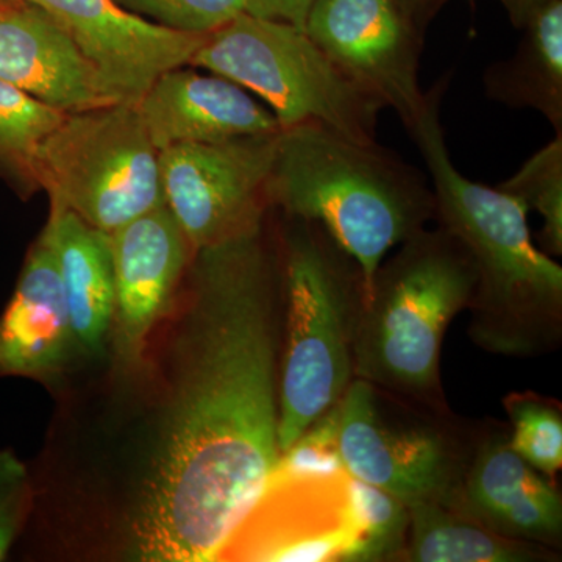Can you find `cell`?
<instances>
[{
	"mask_svg": "<svg viewBox=\"0 0 562 562\" xmlns=\"http://www.w3.org/2000/svg\"><path fill=\"white\" fill-rule=\"evenodd\" d=\"M190 281L171 414L131 525L136 561H220L281 457L284 272L269 213L192 251Z\"/></svg>",
	"mask_w": 562,
	"mask_h": 562,
	"instance_id": "6da1fadb",
	"label": "cell"
},
{
	"mask_svg": "<svg viewBox=\"0 0 562 562\" xmlns=\"http://www.w3.org/2000/svg\"><path fill=\"white\" fill-rule=\"evenodd\" d=\"M449 81L446 74L427 91L408 133L435 192V224L457 236L475 265L468 336L498 357H546L562 344V268L532 241L522 202L458 171L441 116Z\"/></svg>",
	"mask_w": 562,
	"mask_h": 562,
	"instance_id": "7a4b0ae2",
	"label": "cell"
},
{
	"mask_svg": "<svg viewBox=\"0 0 562 562\" xmlns=\"http://www.w3.org/2000/svg\"><path fill=\"white\" fill-rule=\"evenodd\" d=\"M269 202L281 216L317 222L330 233L360 266L366 301L387 254L436 216L427 173L379 143H357L316 124L280 131Z\"/></svg>",
	"mask_w": 562,
	"mask_h": 562,
	"instance_id": "3957f363",
	"label": "cell"
},
{
	"mask_svg": "<svg viewBox=\"0 0 562 562\" xmlns=\"http://www.w3.org/2000/svg\"><path fill=\"white\" fill-rule=\"evenodd\" d=\"M373 277L353 349L355 379L439 413L441 350L447 328L468 310L475 265L446 228H422L395 247Z\"/></svg>",
	"mask_w": 562,
	"mask_h": 562,
	"instance_id": "277c9868",
	"label": "cell"
},
{
	"mask_svg": "<svg viewBox=\"0 0 562 562\" xmlns=\"http://www.w3.org/2000/svg\"><path fill=\"white\" fill-rule=\"evenodd\" d=\"M283 221L281 454L328 416L353 382L355 339L366 301L360 266L330 233L317 222Z\"/></svg>",
	"mask_w": 562,
	"mask_h": 562,
	"instance_id": "5b68a950",
	"label": "cell"
},
{
	"mask_svg": "<svg viewBox=\"0 0 562 562\" xmlns=\"http://www.w3.org/2000/svg\"><path fill=\"white\" fill-rule=\"evenodd\" d=\"M480 424L355 379L336 408L335 441L351 479L403 505L454 508Z\"/></svg>",
	"mask_w": 562,
	"mask_h": 562,
	"instance_id": "8992f818",
	"label": "cell"
},
{
	"mask_svg": "<svg viewBox=\"0 0 562 562\" xmlns=\"http://www.w3.org/2000/svg\"><path fill=\"white\" fill-rule=\"evenodd\" d=\"M190 65L258 95L281 131L316 124L357 143H376L383 106L292 25L241 13L209 33Z\"/></svg>",
	"mask_w": 562,
	"mask_h": 562,
	"instance_id": "52a82bcc",
	"label": "cell"
},
{
	"mask_svg": "<svg viewBox=\"0 0 562 562\" xmlns=\"http://www.w3.org/2000/svg\"><path fill=\"white\" fill-rule=\"evenodd\" d=\"M33 177L50 206L103 233L165 205L160 151L136 103L66 113L41 144Z\"/></svg>",
	"mask_w": 562,
	"mask_h": 562,
	"instance_id": "ba28073f",
	"label": "cell"
},
{
	"mask_svg": "<svg viewBox=\"0 0 562 562\" xmlns=\"http://www.w3.org/2000/svg\"><path fill=\"white\" fill-rule=\"evenodd\" d=\"M279 133L160 150L162 198L192 250L254 231L266 220Z\"/></svg>",
	"mask_w": 562,
	"mask_h": 562,
	"instance_id": "9c48e42d",
	"label": "cell"
},
{
	"mask_svg": "<svg viewBox=\"0 0 562 562\" xmlns=\"http://www.w3.org/2000/svg\"><path fill=\"white\" fill-rule=\"evenodd\" d=\"M358 535L355 480L344 468L276 465L220 561H349Z\"/></svg>",
	"mask_w": 562,
	"mask_h": 562,
	"instance_id": "30bf717a",
	"label": "cell"
},
{
	"mask_svg": "<svg viewBox=\"0 0 562 562\" xmlns=\"http://www.w3.org/2000/svg\"><path fill=\"white\" fill-rule=\"evenodd\" d=\"M305 32L347 79L412 131L427 99L424 33L392 0H317Z\"/></svg>",
	"mask_w": 562,
	"mask_h": 562,
	"instance_id": "8fae6325",
	"label": "cell"
},
{
	"mask_svg": "<svg viewBox=\"0 0 562 562\" xmlns=\"http://www.w3.org/2000/svg\"><path fill=\"white\" fill-rule=\"evenodd\" d=\"M50 14L114 102L138 103L168 70L190 65L206 35L162 27L116 0H22Z\"/></svg>",
	"mask_w": 562,
	"mask_h": 562,
	"instance_id": "7c38bea8",
	"label": "cell"
},
{
	"mask_svg": "<svg viewBox=\"0 0 562 562\" xmlns=\"http://www.w3.org/2000/svg\"><path fill=\"white\" fill-rule=\"evenodd\" d=\"M454 509L506 538L561 547L562 497L509 446V427L480 422L471 462Z\"/></svg>",
	"mask_w": 562,
	"mask_h": 562,
	"instance_id": "4fadbf2b",
	"label": "cell"
},
{
	"mask_svg": "<svg viewBox=\"0 0 562 562\" xmlns=\"http://www.w3.org/2000/svg\"><path fill=\"white\" fill-rule=\"evenodd\" d=\"M109 236L116 291L111 330L117 358L132 364L168 310L194 250L166 203Z\"/></svg>",
	"mask_w": 562,
	"mask_h": 562,
	"instance_id": "5bb4252c",
	"label": "cell"
},
{
	"mask_svg": "<svg viewBox=\"0 0 562 562\" xmlns=\"http://www.w3.org/2000/svg\"><path fill=\"white\" fill-rule=\"evenodd\" d=\"M136 105L158 151L177 144L220 143L281 131L272 111L249 91L191 65L162 74Z\"/></svg>",
	"mask_w": 562,
	"mask_h": 562,
	"instance_id": "9a60e30c",
	"label": "cell"
},
{
	"mask_svg": "<svg viewBox=\"0 0 562 562\" xmlns=\"http://www.w3.org/2000/svg\"><path fill=\"white\" fill-rule=\"evenodd\" d=\"M0 80L63 113L114 103L65 29L22 0L0 11Z\"/></svg>",
	"mask_w": 562,
	"mask_h": 562,
	"instance_id": "2e32d148",
	"label": "cell"
},
{
	"mask_svg": "<svg viewBox=\"0 0 562 562\" xmlns=\"http://www.w3.org/2000/svg\"><path fill=\"white\" fill-rule=\"evenodd\" d=\"M74 344L57 261L40 238L0 316V376H49L65 364Z\"/></svg>",
	"mask_w": 562,
	"mask_h": 562,
	"instance_id": "e0dca14e",
	"label": "cell"
},
{
	"mask_svg": "<svg viewBox=\"0 0 562 562\" xmlns=\"http://www.w3.org/2000/svg\"><path fill=\"white\" fill-rule=\"evenodd\" d=\"M41 238L57 261L76 346L99 353L113 325V261L109 233L95 231L72 211L50 206Z\"/></svg>",
	"mask_w": 562,
	"mask_h": 562,
	"instance_id": "ac0fdd59",
	"label": "cell"
},
{
	"mask_svg": "<svg viewBox=\"0 0 562 562\" xmlns=\"http://www.w3.org/2000/svg\"><path fill=\"white\" fill-rule=\"evenodd\" d=\"M520 31L512 57L484 69V94L514 110H532L562 133V0H546Z\"/></svg>",
	"mask_w": 562,
	"mask_h": 562,
	"instance_id": "d6986e66",
	"label": "cell"
},
{
	"mask_svg": "<svg viewBox=\"0 0 562 562\" xmlns=\"http://www.w3.org/2000/svg\"><path fill=\"white\" fill-rule=\"evenodd\" d=\"M402 562H554L561 554L541 543L506 538L458 509L435 503L408 506Z\"/></svg>",
	"mask_w": 562,
	"mask_h": 562,
	"instance_id": "ffe728a7",
	"label": "cell"
},
{
	"mask_svg": "<svg viewBox=\"0 0 562 562\" xmlns=\"http://www.w3.org/2000/svg\"><path fill=\"white\" fill-rule=\"evenodd\" d=\"M509 419V446L547 479L557 482L562 469V405L535 391L503 397Z\"/></svg>",
	"mask_w": 562,
	"mask_h": 562,
	"instance_id": "44dd1931",
	"label": "cell"
},
{
	"mask_svg": "<svg viewBox=\"0 0 562 562\" xmlns=\"http://www.w3.org/2000/svg\"><path fill=\"white\" fill-rule=\"evenodd\" d=\"M66 113L0 80V162L35 184L41 144L60 125Z\"/></svg>",
	"mask_w": 562,
	"mask_h": 562,
	"instance_id": "7402d4cb",
	"label": "cell"
},
{
	"mask_svg": "<svg viewBox=\"0 0 562 562\" xmlns=\"http://www.w3.org/2000/svg\"><path fill=\"white\" fill-rule=\"evenodd\" d=\"M543 222L541 244L550 257L562 255V133H557L520 166L519 171L498 184Z\"/></svg>",
	"mask_w": 562,
	"mask_h": 562,
	"instance_id": "603a6c76",
	"label": "cell"
},
{
	"mask_svg": "<svg viewBox=\"0 0 562 562\" xmlns=\"http://www.w3.org/2000/svg\"><path fill=\"white\" fill-rule=\"evenodd\" d=\"M360 535L351 562L395 561L408 535V508L397 498L355 480Z\"/></svg>",
	"mask_w": 562,
	"mask_h": 562,
	"instance_id": "cb8c5ba5",
	"label": "cell"
},
{
	"mask_svg": "<svg viewBox=\"0 0 562 562\" xmlns=\"http://www.w3.org/2000/svg\"><path fill=\"white\" fill-rule=\"evenodd\" d=\"M125 10L172 31L209 35L246 11L247 0H116Z\"/></svg>",
	"mask_w": 562,
	"mask_h": 562,
	"instance_id": "d4e9b609",
	"label": "cell"
},
{
	"mask_svg": "<svg viewBox=\"0 0 562 562\" xmlns=\"http://www.w3.org/2000/svg\"><path fill=\"white\" fill-rule=\"evenodd\" d=\"M32 502V483L27 468L10 450H0V561L27 520Z\"/></svg>",
	"mask_w": 562,
	"mask_h": 562,
	"instance_id": "484cf974",
	"label": "cell"
},
{
	"mask_svg": "<svg viewBox=\"0 0 562 562\" xmlns=\"http://www.w3.org/2000/svg\"><path fill=\"white\" fill-rule=\"evenodd\" d=\"M317 0H247L244 13L283 22L305 32L306 21Z\"/></svg>",
	"mask_w": 562,
	"mask_h": 562,
	"instance_id": "4316f807",
	"label": "cell"
},
{
	"mask_svg": "<svg viewBox=\"0 0 562 562\" xmlns=\"http://www.w3.org/2000/svg\"><path fill=\"white\" fill-rule=\"evenodd\" d=\"M392 2L424 33L432 18L442 9L446 0H392Z\"/></svg>",
	"mask_w": 562,
	"mask_h": 562,
	"instance_id": "83f0119b",
	"label": "cell"
},
{
	"mask_svg": "<svg viewBox=\"0 0 562 562\" xmlns=\"http://www.w3.org/2000/svg\"><path fill=\"white\" fill-rule=\"evenodd\" d=\"M508 14L509 21L516 29H522L532 13L542 5L546 0H498Z\"/></svg>",
	"mask_w": 562,
	"mask_h": 562,
	"instance_id": "f1b7e54d",
	"label": "cell"
},
{
	"mask_svg": "<svg viewBox=\"0 0 562 562\" xmlns=\"http://www.w3.org/2000/svg\"><path fill=\"white\" fill-rule=\"evenodd\" d=\"M11 2H16V0H0V11L9 7Z\"/></svg>",
	"mask_w": 562,
	"mask_h": 562,
	"instance_id": "f546056e",
	"label": "cell"
}]
</instances>
